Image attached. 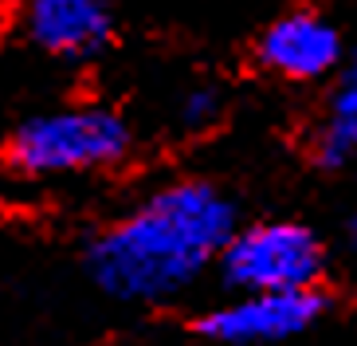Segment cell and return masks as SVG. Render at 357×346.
I'll return each instance as SVG.
<instances>
[{
	"label": "cell",
	"mask_w": 357,
	"mask_h": 346,
	"mask_svg": "<svg viewBox=\"0 0 357 346\" xmlns=\"http://www.w3.org/2000/svg\"><path fill=\"white\" fill-rule=\"evenodd\" d=\"M240 229V205L208 178L153 189L83 248V272L106 299L153 307L177 299L220 260Z\"/></svg>",
	"instance_id": "6da1fadb"
},
{
	"label": "cell",
	"mask_w": 357,
	"mask_h": 346,
	"mask_svg": "<svg viewBox=\"0 0 357 346\" xmlns=\"http://www.w3.org/2000/svg\"><path fill=\"white\" fill-rule=\"evenodd\" d=\"M134 154V130L110 106L28 115L0 138V169L20 181L102 173Z\"/></svg>",
	"instance_id": "7a4b0ae2"
},
{
	"label": "cell",
	"mask_w": 357,
	"mask_h": 346,
	"mask_svg": "<svg viewBox=\"0 0 357 346\" xmlns=\"http://www.w3.org/2000/svg\"><path fill=\"white\" fill-rule=\"evenodd\" d=\"M326 244L303 220H252L231 232L216 272L224 287L243 291H294L326 280Z\"/></svg>",
	"instance_id": "3957f363"
},
{
	"label": "cell",
	"mask_w": 357,
	"mask_h": 346,
	"mask_svg": "<svg viewBox=\"0 0 357 346\" xmlns=\"http://www.w3.org/2000/svg\"><path fill=\"white\" fill-rule=\"evenodd\" d=\"M334 307V295L318 287H294V291H243L231 303L208 307L189 323V331L216 346H263L287 343L306 331H314Z\"/></svg>",
	"instance_id": "277c9868"
},
{
	"label": "cell",
	"mask_w": 357,
	"mask_h": 346,
	"mask_svg": "<svg viewBox=\"0 0 357 346\" xmlns=\"http://www.w3.org/2000/svg\"><path fill=\"white\" fill-rule=\"evenodd\" d=\"M346 40L337 24L314 4L279 12L259 28L252 43V59L259 71L283 83H322L346 63Z\"/></svg>",
	"instance_id": "5b68a950"
},
{
	"label": "cell",
	"mask_w": 357,
	"mask_h": 346,
	"mask_svg": "<svg viewBox=\"0 0 357 346\" xmlns=\"http://www.w3.org/2000/svg\"><path fill=\"white\" fill-rule=\"evenodd\" d=\"M20 24L32 48L63 63L102 59L118 40L110 0H24Z\"/></svg>",
	"instance_id": "8992f818"
},
{
	"label": "cell",
	"mask_w": 357,
	"mask_h": 346,
	"mask_svg": "<svg viewBox=\"0 0 357 346\" xmlns=\"http://www.w3.org/2000/svg\"><path fill=\"white\" fill-rule=\"evenodd\" d=\"M306 161L318 173H337L357 157V48L334 71L314 126L306 130Z\"/></svg>",
	"instance_id": "52a82bcc"
},
{
	"label": "cell",
	"mask_w": 357,
	"mask_h": 346,
	"mask_svg": "<svg viewBox=\"0 0 357 346\" xmlns=\"http://www.w3.org/2000/svg\"><path fill=\"white\" fill-rule=\"evenodd\" d=\"M224 115H228V99H224L220 87H212V83L189 87L177 103V126L189 138L212 134V130L224 122Z\"/></svg>",
	"instance_id": "ba28073f"
},
{
	"label": "cell",
	"mask_w": 357,
	"mask_h": 346,
	"mask_svg": "<svg viewBox=\"0 0 357 346\" xmlns=\"http://www.w3.org/2000/svg\"><path fill=\"white\" fill-rule=\"evenodd\" d=\"M346 248L357 252V209L349 212V220H346Z\"/></svg>",
	"instance_id": "9c48e42d"
}]
</instances>
